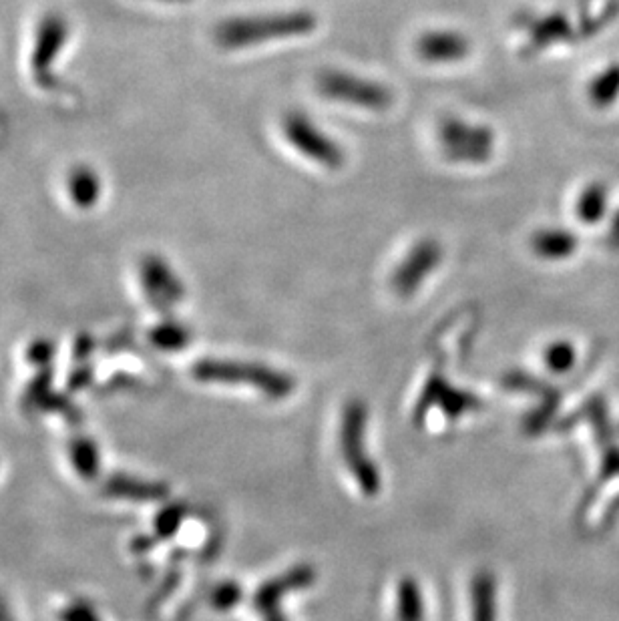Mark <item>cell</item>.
I'll return each instance as SVG.
<instances>
[{"label":"cell","instance_id":"cell-16","mask_svg":"<svg viewBox=\"0 0 619 621\" xmlns=\"http://www.w3.org/2000/svg\"><path fill=\"white\" fill-rule=\"evenodd\" d=\"M471 621H497V579L491 571L483 569L471 581Z\"/></svg>","mask_w":619,"mask_h":621},{"label":"cell","instance_id":"cell-21","mask_svg":"<svg viewBox=\"0 0 619 621\" xmlns=\"http://www.w3.org/2000/svg\"><path fill=\"white\" fill-rule=\"evenodd\" d=\"M589 99L595 107H609L619 99V65L607 67L591 81Z\"/></svg>","mask_w":619,"mask_h":621},{"label":"cell","instance_id":"cell-29","mask_svg":"<svg viewBox=\"0 0 619 621\" xmlns=\"http://www.w3.org/2000/svg\"><path fill=\"white\" fill-rule=\"evenodd\" d=\"M611 477H619V449L617 447H609V451L603 457L601 463V481H607Z\"/></svg>","mask_w":619,"mask_h":621},{"label":"cell","instance_id":"cell-6","mask_svg":"<svg viewBox=\"0 0 619 621\" xmlns=\"http://www.w3.org/2000/svg\"><path fill=\"white\" fill-rule=\"evenodd\" d=\"M282 131L288 143L306 159L328 169H340L344 165V149L330 135H326L308 115L298 111L286 113L282 121Z\"/></svg>","mask_w":619,"mask_h":621},{"label":"cell","instance_id":"cell-27","mask_svg":"<svg viewBox=\"0 0 619 621\" xmlns=\"http://www.w3.org/2000/svg\"><path fill=\"white\" fill-rule=\"evenodd\" d=\"M59 617L61 621H103L99 611L89 601H83V599L65 605Z\"/></svg>","mask_w":619,"mask_h":621},{"label":"cell","instance_id":"cell-30","mask_svg":"<svg viewBox=\"0 0 619 621\" xmlns=\"http://www.w3.org/2000/svg\"><path fill=\"white\" fill-rule=\"evenodd\" d=\"M607 242L613 250H619V212L613 216V222L609 226V236H607Z\"/></svg>","mask_w":619,"mask_h":621},{"label":"cell","instance_id":"cell-31","mask_svg":"<svg viewBox=\"0 0 619 621\" xmlns=\"http://www.w3.org/2000/svg\"><path fill=\"white\" fill-rule=\"evenodd\" d=\"M0 621H13L9 615V609L3 605V601H0Z\"/></svg>","mask_w":619,"mask_h":621},{"label":"cell","instance_id":"cell-18","mask_svg":"<svg viewBox=\"0 0 619 621\" xmlns=\"http://www.w3.org/2000/svg\"><path fill=\"white\" fill-rule=\"evenodd\" d=\"M396 615L398 621H423L425 619V603L419 583L406 577L398 583L396 593Z\"/></svg>","mask_w":619,"mask_h":621},{"label":"cell","instance_id":"cell-7","mask_svg":"<svg viewBox=\"0 0 619 621\" xmlns=\"http://www.w3.org/2000/svg\"><path fill=\"white\" fill-rule=\"evenodd\" d=\"M441 262H443V246L435 238H425L417 242L392 274L390 288L400 298L412 296L437 270Z\"/></svg>","mask_w":619,"mask_h":621},{"label":"cell","instance_id":"cell-1","mask_svg":"<svg viewBox=\"0 0 619 621\" xmlns=\"http://www.w3.org/2000/svg\"><path fill=\"white\" fill-rule=\"evenodd\" d=\"M316 27L318 19L310 11H292L262 17H238L218 25L216 41L222 49L238 51L276 39L304 37L314 33Z\"/></svg>","mask_w":619,"mask_h":621},{"label":"cell","instance_id":"cell-20","mask_svg":"<svg viewBox=\"0 0 619 621\" xmlns=\"http://www.w3.org/2000/svg\"><path fill=\"white\" fill-rule=\"evenodd\" d=\"M69 455H71V463H73L75 471L83 479L91 481L99 475V451L91 439H87V437L75 439L69 447Z\"/></svg>","mask_w":619,"mask_h":621},{"label":"cell","instance_id":"cell-10","mask_svg":"<svg viewBox=\"0 0 619 621\" xmlns=\"http://www.w3.org/2000/svg\"><path fill=\"white\" fill-rule=\"evenodd\" d=\"M417 55L431 65L459 63L471 53V43L457 31H429L417 39Z\"/></svg>","mask_w":619,"mask_h":621},{"label":"cell","instance_id":"cell-17","mask_svg":"<svg viewBox=\"0 0 619 621\" xmlns=\"http://www.w3.org/2000/svg\"><path fill=\"white\" fill-rule=\"evenodd\" d=\"M575 212L581 224L585 226L599 224L607 212V187L603 183L587 185L577 197Z\"/></svg>","mask_w":619,"mask_h":621},{"label":"cell","instance_id":"cell-8","mask_svg":"<svg viewBox=\"0 0 619 621\" xmlns=\"http://www.w3.org/2000/svg\"><path fill=\"white\" fill-rule=\"evenodd\" d=\"M316 579V573L310 565H298L286 571L284 575H278L264 583L258 593L254 595V605L264 621H286L282 613V599L298 589H304L312 585Z\"/></svg>","mask_w":619,"mask_h":621},{"label":"cell","instance_id":"cell-15","mask_svg":"<svg viewBox=\"0 0 619 621\" xmlns=\"http://www.w3.org/2000/svg\"><path fill=\"white\" fill-rule=\"evenodd\" d=\"M103 491L109 497L117 499H129V501H161L167 497V487L153 481H143L127 475H113L105 481Z\"/></svg>","mask_w":619,"mask_h":621},{"label":"cell","instance_id":"cell-5","mask_svg":"<svg viewBox=\"0 0 619 621\" xmlns=\"http://www.w3.org/2000/svg\"><path fill=\"white\" fill-rule=\"evenodd\" d=\"M316 87L324 99L364 107L370 111H386L394 95L388 87L338 69H324L316 77Z\"/></svg>","mask_w":619,"mask_h":621},{"label":"cell","instance_id":"cell-3","mask_svg":"<svg viewBox=\"0 0 619 621\" xmlns=\"http://www.w3.org/2000/svg\"><path fill=\"white\" fill-rule=\"evenodd\" d=\"M191 372L201 382L244 384L268 394L274 400L290 396L296 386L294 378L284 372L236 360H199L193 364Z\"/></svg>","mask_w":619,"mask_h":621},{"label":"cell","instance_id":"cell-28","mask_svg":"<svg viewBox=\"0 0 619 621\" xmlns=\"http://www.w3.org/2000/svg\"><path fill=\"white\" fill-rule=\"evenodd\" d=\"M53 358V346L47 340H37L31 348H29V360L37 366H47Z\"/></svg>","mask_w":619,"mask_h":621},{"label":"cell","instance_id":"cell-19","mask_svg":"<svg viewBox=\"0 0 619 621\" xmlns=\"http://www.w3.org/2000/svg\"><path fill=\"white\" fill-rule=\"evenodd\" d=\"M99 187H101L99 177L95 175L93 169L89 167L73 169L69 177V193L79 207H91L101 193Z\"/></svg>","mask_w":619,"mask_h":621},{"label":"cell","instance_id":"cell-4","mask_svg":"<svg viewBox=\"0 0 619 621\" xmlns=\"http://www.w3.org/2000/svg\"><path fill=\"white\" fill-rule=\"evenodd\" d=\"M439 145L453 163L481 165L493 157L495 133L487 125L445 117L439 123Z\"/></svg>","mask_w":619,"mask_h":621},{"label":"cell","instance_id":"cell-32","mask_svg":"<svg viewBox=\"0 0 619 621\" xmlns=\"http://www.w3.org/2000/svg\"><path fill=\"white\" fill-rule=\"evenodd\" d=\"M165 3H187V0H165Z\"/></svg>","mask_w":619,"mask_h":621},{"label":"cell","instance_id":"cell-12","mask_svg":"<svg viewBox=\"0 0 619 621\" xmlns=\"http://www.w3.org/2000/svg\"><path fill=\"white\" fill-rule=\"evenodd\" d=\"M67 37V25L63 23V19L59 17H49L45 19L41 33H39V41H37V49L33 55V65H35V73L39 75L37 79H47L49 77V65L53 63V59L57 57V53L61 51L63 43Z\"/></svg>","mask_w":619,"mask_h":621},{"label":"cell","instance_id":"cell-22","mask_svg":"<svg viewBox=\"0 0 619 621\" xmlns=\"http://www.w3.org/2000/svg\"><path fill=\"white\" fill-rule=\"evenodd\" d=\"M153 346H157L159 350H165V352H177L181 348H185L191 340V332L179 324V322H161L159 326H155L149 334Z\"/></svg>","mask_w":619,"mask_h":621},{"label":"cell","instance_id":"cell-13","mask_svg":"<svg viewBox=\"0 0 619 621\" xmlns=\"http://www.w3.org/2000/svg\"><path fill=\"white\" fill-rule=\"evenodd\" d=\"M569 35H571V25L567 17L561 13H553L543 19H533L529 25V41L523 49V55L525 57L535 55L559 41L569 39Z\"/></svg>","mask_w":619,"mask_h":621},{"label":"cell","instance_id":"cell-11","mask_svg":"<svg viewBox=\"0 0 619 621\" xmlns=\"http://www.w3.org/2000/svg\"><path fill=\"white\" fill-rule=\"evenodd\" d=\"M435 404H441L447 410L449 417H453V419H459L461 414L481 406V402H479V398L475 394L451 388L441 376H433L429 380L427 388L423 390L421 400L417 404V417L419 419L425 417V412L431 406H435Z\"/></svg>","mask_w":619,"mask_h":621},{"label":"cell","instance_id":"cell-25","mask_svg":"<svg viewBox=\"0 0 619 621\" xmlns=\"http://www.w3.org/2000/svg\"><path fill=\"white\" fill-rule=\"evenodd\" d=\"M585 410L589 412V419H591V423H593V431H595L597 439H599L601 443H609L611 437H613V431H611L609 421H607V412H605L603 400H597V398L591 400V402L585 406Z\"/></svg>","mask_w":619,"mask_h":621},{"label":"cell","instance_id":"cell-24","mask_svg":"<svg viewBox=\"0 0 619 621\" xmlns=\"http://www.w3.org/2000/svg\"><path fill=\"white\" fill-rule=\"evenodd\" d=\"M212 607L218 611H230L242 601V587L236 581H224L212 591Z\"/></svg>","mask_w":619,"mask_h":621},{"label":"cell","instance_id":"cell-23","mask_svg":"<svg viewBox=\"0 0 619 621\" xmlns=\"http://www.w3.org/2000/svg\"><path fill=\"white\" fill-rule=\"evenodd\" d=\"M543 358H545V366L553 374H565V372H569L575 366L577 352H575V346L571 342L557 340V342L547 346Z\"/></svg>","mask_w":619,"mask_h":621},{"label":"cell","instance_id":"cell-26","mask_svg":"<svg viewBox=\"0 0 619 621\" xmlns=\"http://www.w3.org/2000/svg\"><path fill=\"white\" fill-rule=\"evenodd\" d=\"M185 517V509L181 505H171L167 509H163L157 519H155V531L161 535V537H173L181 525Z\"/></svg>","mask_w":619,"mask_h":621},{"label":"cell","instance_id":"cell-9","mask_svg":"<svg viewBox=\"0 0 619 621\" xmlns=\"http://www.w3.org/2000/svg\"><path fill=\"white\" fill-rule=\"evenodd\" d=\"M141 282L149 302L157 310H169L181 302L185 288L171 266L159 256H147L141 262Z\"/></svg>","mask_w":619,"mask_h":621},{"label":"cell","instance_id":"cell-2","mask_svg":"<svg viewBox=\"0 0 619 621\" xmlns=\"http://www.w3.org/2000/svg\"><path fill=\"white\" fill-rule=\"evenodd\" d=\"M366 421L368 410L360 400H350L344 406L340 423V453L350 475L366 497H376L382 487L380 471L366 453Z\"/></svg>","mask_w":619,"mask_h":621},{"label":"cell","instance_id":"cell-14","mask_svg":"<svg viewBox=\"0 0 619 621\" xmlns=\"http://www.w3.org/2000/svg\"><path fill=\"white\" fill-rule=\"evenodd\" d=\"M579 240L573 232L563 228H545L531 236V250L543 260H567L575 254Z\"/></svg>","mask_w":619,"mask_h":621}]
</instances>
